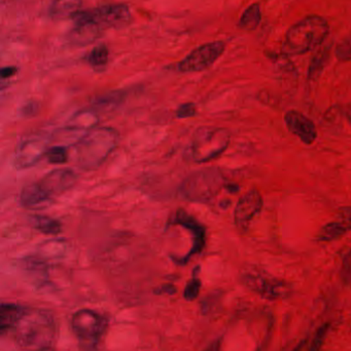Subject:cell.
<instances>
[{
    "instance_id": "cell-1",
    "label": "cell",
    "mask_w": 351,
    "mask_h": 351,
    "mask_svg": "<svg viewBox=\"0 0 351 351\" xmlns=\"http://www.w3.org/2000/svg\"><path fill=\"white\" fill-rule=\"evenodd\" d=\"M12 331L16 343L31 351L49 350L57 336L53 315L43 309H27Z\"/></svg>"
},
{
    "instance_id": "cell-2",
    "label": "cell",
    "mask_w": 351,
    "mask_h": 351,
    "mask_svg": "<svg viewBox=\"0 0 351 351\" xmlns=\"http://www.w3.org/2000/svg\"><path fill=\"white\" fill-rule=\"evenodd\" d=\"M329 32V24L323 16H305L286 31L282 49L288 56L305 55L321 47Z\"/></svg>"
},
{
    "instance_id": "cell-3",
    "label": "cell",
    "mask_w": 351,
    "mask_h": 351,
    "mask_svg": "<svg viewBox=\"0 0 351 351\" xmlns=\"http://www.w3.org/2000/svg\"><path fill=\"white\" fill-rule=\"evenodd\" d=\"M119 135L111 128L97 127L87 132L76 144V160L84 170L99 168L115 149Z\"/></svg>"
},
{
    "instance_id": "cell-4",
    "label": "cell",
    "mask_w": 351,
    "mask_h": 351,
    "mask_svg": "<svg viewBox=\"0 0 351 351\" xmlns=\"http://www.w3.org/2000/svg\"><path fill=\"white\" fill-rule=\"evenodd\" d=\"M240 280L247 290L268 301L284 300L293 293L288 282L255 265L245 266L241 270Z\"/></svg>"
},
{
    "instance_id": "cell-5",
    "label": "cell",
    "mask_w": 351,
    "mask_h": 351,
    "mask_svg": "<svg viewBox=\"0 0 351 351\" xmlns=\"http://www.w3.org/2000/svg\"><path fill=\"white\" fill-rule=\"evenodd\" d=\"M230 143V133L222 128L202 127L196 131L187 156L192 162L204 164L224 154Z\"/></svg>"
},
{
    "instance_id": "cell-6",
    "label": "cell",
    "mask_w": 351,
    "mask_h": 351,
    "mask_svg": "<svg viewBox=\"0 0 351 351\" xmlns=\"http://www.w3.org/2000/svg\"><path fill=\"white\" fill-rule=\"evenodd\" d=\"M225 186V178L218 169L198 171L185 178L181 194L190 202H206L218 195Z\"/></svg>"
},
{
    "instance_id": "cell-7",
    "label": "cell",
    "mask_w": 351,
    "mask_h": 351,
    "mask_svg": "<svg viewBox=\"0 0 351 351\" xmlns=\"http://www.w3.org/2000/svg\"><path fill=\"white\" fill-rule=\"evenodd\" d=\"M80 14L101 29L123 28L132 20L131 10L126 4H109L95 10H80Z\"/></svg>"
},
{
    "instance_id": "cell-8",
    "label": "cell",
    "mask_w": 351,
    "mask_h": 351,
    "mask_svg": "<svg viewBox=\"0 0 351 351\" xmlns=\"http://www.w3.org/2000/svg\"><path fill=\"white\" fill-rule=\"evenodd\" d=\"M226 45L223 41H214L201 45L194 49L183 61L179 62L177 69L183 73L207 69L220 59V56L224 53Z\"/></svg>"
},
{
    "instance_id": "cell-9",
    "label": "cell",
    "mask_w": 351,
    "mask_h": 351,
    "mask_svg": "<svg viewBox=\"0 0 351 351\" xmlns=\"http://www.w3.org/2000/svg\"><path fill=\"white\" fill-rule=\"evenodd\" d=\"M263 204V196L258 189L249 190L239 198L234 210V224L238 232L245 234L249 231L253 219L261 213Z\"/></svg>"
},
{
    "instance_id": "cell-10",
    "label": "cell",
    "mask_w": 351,
    "mask_h": 351,
    "mask_svg": "<svg viewBox=\"0 0 351 351\" xmlns=\"http://www.w3.org/2000/svg\"><path fill=\"white\" fill-rule=\"evenodd\" d=\"M71 328L78 339L84 342L97 340L104 329V319L96 311L80 309L71 319Z\"/></svg>"
},
{
    "instance_id": "cell-11",
    "label": "cell",
    "mask_w": 351,
    "mask_h": 351,
    "mask_svg": "<svg viewBox=\"0 0 351 351\" xmlns=\"http://www.w3.org/2000/svg\"><path fill=\"white\" fill-rule=\"evenodd\" d=\"M47 149V142L43 138L37 136L27 138L16 149L14 166L19 170L31 168L45 156Z\"/></svg>"
},
{
    "instance_id": "cell-12",
    "label": "cell",
    "mask_w": 351,
    "mask_h": 351,
    "mask_svg": "<svg viewBox=\"0 0 351 351\" xmlns=\"http://www.w3.org/2000/svg\"><path fill=\"white\" fill-rule=\"evenodd\" d=\"M170 225L183 226L193 235V245H192L191 251L185 257L179 260V263H187L189 259H191L192 256L200 253L205 245V229L196 219H194L191 215L188 214L183 210H179L173 215Z\"/></svg>"
},
{
    "instance_id": "cell-13",
    "label": "cell",
    "mask_w": 351,
    "mask_h": 351,
    "mask_svg": "<svg viewBox=\"0 0 351 351\" xmlns=\"http://www.w3.org/2000/svg\"><path fill=\"white\" fill-rule=\"evenodd\" d=\"M288 131L307 145L315 143L317 138V127L310 119L297 110H290L284 115Z\"/></svg>"
},
{
    "instance_id": "cell-14",
    "label": "cell",
    "mask_w": 351,
    "mask_h": 351,
    "mask_svg": "<svg viewBox=\"0 0 351 351\" xmlns=\"http://www.w3.org/2000/svg\"><path fill=\"white\" fill-rule=\"evenodd\" d=\"M351 231V206L341 208L335 219L319 229L317 241H333L341 239Z\"/></svg>"
},
{
    "instance_id": "cell-15",
    "label": "cell",
    "mask_w": 351,
    "mask_h": 351,
    "mask_svg": "<svg viewBox=\"0 0 351 351\" xmlns=\"http://www.w3.org/2000/svg\"><path fill=\"white\" fill-rule=\"evenodd\" d=\"M76 180H78V176L73 171L68 169H58L47 173L39 181V184L45 191L54 198L69 190L76 183Z\"/></svg>"
},
{
    "instance_id": "cell-16",
    "label": "cell",
    "mask_w": 351,
    "mask_h": 351,
    "mask_svg": "<svg viewBox=\"0 0 351 351\" xmlns=\"http://www.w3.org/2000/svg\"><path fill=\"white\" fill-rule=\"evenodd\" d=\"M21 204L27 208H45L49 206L54 198L45 191L39 182L31 183L23 188L20 195Z\"/></svg>"
},
{
    "instance_id": "cell-17",
    "label": "cell",
    "mask_w": 351,
    "mask_h": 351,
    "mask_svg": "<svg viewBox=\"0 0 351 351\" xmlns=\"http://www.w3.org/2000/svg\"><path fill=\"white\" fill-rule=\"evenodd\" d=\"M26 311L27 308L22 305L2 303L0 307V329L2 333L14 329Z\"/></svg>"
},
{
    "instance_id": "cell-18",
    "label": "cell",
    "mask_w": 351,
    "mask_h": 351,
    "mask_svg": "<svg viewBox=\"0 0 351 351\" xmlns=\"http://www.w3.org/2000/svg\"><path fill=\"white\" fill-rule=\"evenodd\" d=\"M98 123L99 117L96 111L84 109V110L78 111L76 114L72 115L65 128L80 133L82 131H91V130L95 129Z\"/></svg>"
},
{
    "instance_id": "cell-19",
    "label": "cell",
    "mask_w": 351,
    "mask_h": 351,
    "mask_svg": "<svg viewBox=\"0 0 351 351\" xmlns=\"http://www.w3.org/2000/svg\"><path fill=\"white\" fill-rule=\"evenodd\" d=\"M30 224L35 230L43 233V234L56 235L61 232L62 225L59 221L43 215H33L29 219Z\"/></svg>"
},
{
    "instance_id": "cell-20",
    "label": "cell",
    "mask_w": 351,
    "mask_h": 351,
    "mask_svg": "<svg viewBox=\"0 0 351 351\" xmlns=\"http://www.w3.org/2000/svg\"><path fill=\"white\" fill-rule=\"evenodd\" d=\"M82 0H56L51 8V14L56 19L73 16L80 12Z\"/></svg>"
},
{
    "instance_id": "cell-21",
    "label": "cell",
    "mask_w": 351,
    "mask_h": 351,
    "mask_svg": "<svg viewBox=\"0 0 351 351\" xmlns=\"http://www.w3.org/2000/svg\"><path fill=\"white\" fill-rule=\"evenodd\" d=\"M261 19L262 12L260 4H251L241 16L239 27L245 31L256 30L261 23Z\"/></svg>"
},
{
    "instance_id": "cell-22",
    "label": "cell",
    "mask_w": 351,
    "mask_h": 351,
    "mask_svg": "<svg viewBox=\"0 0 351 351\" xmlns=\"http://www.w3.org/2000/svg\"><path fill=\"white\" fill-rule=\"evenodd\" d=\"M109 51L105 45H99L89 53L88 62L94 69L102 70L109 62Z\"/></svg>"
},
{
    "instance_id": "cell-23",
    "label": "cell",
    "mask_w": 351,
    "mask_h": 351,
    "mask_svg": "<svg viewBox=\"0 0 351 351\" xmlns=\"http://www.w3.org/2000/svg\"><path fill=\"white\" fill-rule=\"evenodd\" d=\"M45 158L53 165L65 164L68 158L67 149L61 145L53 146L47 149Z\"/></svg>"
},
{
    "instance_id": "cell-24",
    "label": "cell",
    "mask_w": 351,
    "mask_h": 351,
    "mask_svg": "<svg viewBox=\"0 0 351 351\" xmlns=\"http://www.w3.org/2000/svg\"><path fill=\"white\" fill-rule=\"evenodd\" d=\"M335 55L339 61H351V33L341 39L340 43L336 45Z\"/></svg>"
},
{
    "instance_id": "cell-25",
    "label": "cell",
    "mask_w": 351,
    "mask_h": 351,
    "mask_svg": "<svg viewBox=\"0 0 351 351\" xmlns=\"http://www.w3.org/2000/svg\"><path fill=\"white\" fill-rule=\"evenodd\" d=\"M330 330L329 324H325L319 328L317 333H315V338L311 341L310 346H309L308 351H321L324 343H325L326 338H327L328 332Z\"/></svg>"
},
{
    "instance_id": "cell-26",
    "label": "cell",
    "mask_w": 351,
    "mask_h": 351,
    "mask_svg": "<svg viewBox=\"0 0 351 351\" xmlns=\"http://www.w3.org/2000/svg\"><path fill=\"white\" fill-rule=\"evenodd\" d=\"M200 289H201V282H200L199 278H192V280L188 282L185 291H183V297H185V300H195L198 295H199Z\"/></svg>"
},
{
    "instance_id": "cell-27",
    "label": "cell",
    "mask_w": 351,
    "mask_h": 351,
    "mask_svg": "<svg viewBox=\"0 0 351 351\" xmlns=\"http://www.w3.org/2000/svg\"><path fill=\"white\" fill-rule=\"evenodd\" d=\"M340 278L344 285H351V249L344 255L340 268Z\"/></svg>"
},
{
    "instance_id": "cell-28",
    "label": "cell",
    "mask_w": 351,
    "mask_h": 351,
    "mask_svg": "<svg viewBox=\"0 0 351 351\" xmlns=\"http://www.w3.org/2000/svg\"><path fill=\"white\" fill-rule=\"evenodd\" d=\"M196 113L197 111H196L195 105L193 103H185L177 108V117L179 119H188V117H195Z\"/></svg>"
},
{
    "instance_id": "cell-29",
    "label": "cell",
    "mask_w": 351,
    "mask_h": 351,
    "mask_svg": "<svg viewBox=\"0 0 351 351\" xmlns=\"http://www.w3.org/2000/svg\"><path fill=\"white\" fill-rule=\"evenodd\" d=\"M328 55L325 56L324 53H319V56H315V60H313V64H311L310 67V76L313 77V75L317 74V72H319L321 70V66H323L324 61H325V57H327Z\"/></svg>"
},
{
    "instance_id": "cell-30",
    "label": "cell",
    "mask_w": 351,
    "mask_h": 351,
    "mask_svg": "<svg viewBox=\"0 0 351 351\" xmlns=\"http://www.w3.org/2000/svg\"><path fill=\"white\" fill-rule=\"evenodd\" d=\"M38 110V106H37L35 103H30V104L26 105L23 109V112H24L25 115H29V117H32L35 113Z\"/></svg>"
},
{
    "instance_id": "cell-31",
    "label": "cell",
    "mask_w": 351,
    "mask_h": 351,
    "mask_svg": "<svg viewBox=\"0 0 351 351\" xmlns=\"http://www.w3.org/2000/svg\"><path fill=\"white\" fill-rule=\"evenodd\" d=\"M16 69L14 67H6L1 70L2 78L12 77V75L16 74Z\"/></svg>"
},
{
    "instance_id": "cell-32",
    "label": "cell",
    "mask_w": 351,
    "mask_h": 351,
    "mask_svg": "<svg viewBox=\"0 0 351 351\" xmlns=\"http://www.w3.org/2000/svg\"><path fill=\"white\" fill-rule=\"evenodd\" d=\"M220 342L218 341V340H216V342H214V343L210 344V346H208L207 348H206L204 351H220Z\"/></svg>"
},
{
    "instance_id": "cell-33",
    "label": "cell",
    "mask_w": 351,
    "mask_h": 351,
    "mask_svg": "<svg viewBox=\"0 0 351 351\" xmlns=\"http://www.w3.org/2000/svg\"><path fill=\"white\" fill-rule=\"evenodd\" d=\"M348 119H350L351 123V108L348 110Z\"/></svg>"
}]
</instances>
